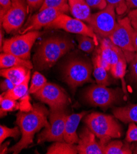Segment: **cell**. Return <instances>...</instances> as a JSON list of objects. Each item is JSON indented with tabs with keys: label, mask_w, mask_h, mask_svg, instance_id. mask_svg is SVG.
Returning a JSON list of instances; mask_svg holds the SVG:
<instances>
[{
	"label": "cell",
	"mask_w": 137,
	"mask_h": 154,
	"mask_svg": "<svg viewBox=\"0 0 137 154\" xmlns=\"http://www.w3.org/2000/svg\"><path fill=\"white\" fill-rule=\"evenodd\" d=\"M133 28L128 16L119 19L114 32L109 36L113 44L123 52L127 62L133 58L136 53L133 44Z\"/></svg>",
	"instance_id": "cell-5"
},
{
	"label": "cell",
	"mask_w": 137,
	"mask_h": 154,
	"mask_svg": "<svg viewBox=\"0 0 137 154\" xmlns=\"http://www.w3.org/2000/svg\"><path fill=\"white\" fill-rule=\"evenodd\" d=\"M69 6L68 0H44L39 11L49 8H64Z\"/></svg>",
	"instance_id": "cell-30"
},
{
	"label": "cell",
	"mask_w": 137,
	"mask_h": 154,
	"mask_svg": "<svg viewBox=\"0 0 137 154\" xmlns=\"http://www.w3.org/2000/svg\"><path fill=\"white\" fill-rule=\"evenodd\" d=\"M29 9L26 0H12L10 9L1 20L2 26L6 33H11L22 26Z\"/></svg>",
	"instance_id": "cell-11"
},
{
	"label": "cell",
	"mask_w": 137,
	"mask_h": 154,
	"mask_svg": "<svg viewBox=\"0 0 137 154\" xmlns=\"http://www.w3.org/2000/svg\"><path fill=\"white\" fill-rule=\"evenodd\" d=\"M70 11L74 18L89 23L92 14L90 7L85 0H73L68 2Z\"/></svg>",
	"instance_id": "cell-17"
},
{
	"label": "cell",
	"mask_w": 137,
	"mask_h": 154,
	"mask_svg": "<svg viewBox=\"0 0 137 154\" xmlns=\"http://www.w3.org/2000/svg\"><path fill=\"white\" fill-rule=\"evenodd\" d=\"M126 141L129 143L137 142V125L134 122L130 123L126 136Z\"/></svg>",
	"instance_id": "cell-32"
},
{
	"label": "cell",
	"mask_w": 137,
	"mask_h": 154,
	"mask_svg": "<svg viewBox=\"0 0 137 154\" xmlns=\"http://www.w3.org/2000/svg\"><path fill=\"white\" fill-rule=\"evenodd\" d=\"M19 127L8 128L4 125L0 126V143L2 144L6 139L8 137H14L15 139L20 136L21 131Z\"/></svg>",
	"instance_id": "cell-29"
},
{
	"label": "cell",
	"mask_w": 137,
	"mask_h": 154,
	"mask_svg": "<svg viewBox=\"0 0 137 154\" xmlns=\"http://www.w3.org/2000/svg\"><path fill=\"white\" fill-rule=\"evenodd\" d=\"M25 66L30 69L33 68V64L30 60L22 58L16 55L8 53H2L0 55V67L1 69L13 66Z\"/></svg>",
	"instance_id": "cell-19"
},
{
	"label": "cell",
	"mask_w": 137,
	"mask_h": 154,
	"mask_svg": "<svg viewBox=\"0 0 137 154\" xmlns=\"http://www.w3.org/2000/svg\"><path fill=\"white\" fill-rule=\"evenodd\" d=\"M128 8L137 9V0H126Z\"/></svg>",
	"instance_id": "cell-40"
},
{
	"label": "cell",
	"mask_w": 137,
	"mask_h": 154,
	"mask_svg": "<svg viewBox=\"0 0 137 154\" xmlns=\"http://www.w3.org/2000/svg\"><path fill=\"white\" fill-rule=\"evenodd\" d=\"M93 66L88 60L76 58L68 61L63 70L64 81L72 89L92 82Z\"/></svg>",
	"instance_id": "cell-4"
},
{
	"label": "cell",
	"mask_w": 137,
	"mask_h": 154,
	"mask_svg": "<svg viewBox=\"0 0 137 154\" xmlns=\"http://www.w3.org/2000/svg\"><path fill=\"white\" fill-rule=\"evenodd\" d=\"M70 11V6L64 8H49L39 11L38 13L30 19L25 28L21 32L24 34L30 32L39 31L43 27H47L60 15Z\"/></svg>",
	"instance_id": "cell-13"
},
{
	"label": "cell",
	"mask_w": 137,
	"mask_h": 154,
	"mask_svg": "<svg viewBox=\"0 0 137 154\" xmlns=\"http://www.w3.org/2000/svg\"><path fill=\"white\" fill-rule=\"evenodd\" d=\"M47 154H77V147L73 144L64 141H56L47 150Z\"/></svg>",
	"instance_id": "cell-24"
},
{
	"label": "cell",
	"mask_w": 137,
	"mask_h": 154,
	"mask_svg": "<svg viewBox=\"0 0 137 154\" xmlns=\"http://www.w3.org/2000/svg\"><path fill=\"white\" fill-rule=\"evenodd\" d=\"M84 98L91 106L106 109L118 103L122 98V94L117 89L97 84L89 87L86 90Z\"/></svg>",
	"instance_id": "cell-7"
},
{
	"label": "cell",
	"mask_w": 137,
	"mask_h": 154,
	"mask_svg": "<svg viewBox=\"0 0 137 154\" xmlns=\"http://www.w3.org/2000/svg\"><path fill=\"white\" fill-rule=\"evenodd\" d=\"M74 48L66 37L54 36L42 41L33 56V66L38 70L48 69Z\"/></svg>",
	"instance_id": "cell-2"
},
{
	"label": "cell",
	"mask_w": 137,
	"mask_h": 154,
	"mask_svg": "<svg viewBox=\"0 0 137 154\" xmlns=\"http://www.w3.org/2000/svg\"><path fill=\"white\" fill-rule=\"evenodd\" d=\"M1 36H0V44H1V50L3 48V36H4V35H3V30L2 29H1Z\"/></svg>",
	"instance_id": "cell-42"
},
{
	"label": "cell",
	"mask_w": 137,
	"mask_h": 154,
	"mask_svg": "<svg viewBox=\"0 0 137 154\" xmlns=\"http://www.w3.org/2000/svg\"><path fill=\"white\" fill-rule=\"evenodd\" d=\"M114 116L100 112H92L84 119L86 126L99 140L102 147L113 138H119L123 134L122 127Z\"/></svg>",
	"instance_id": "cell-3"
},
{
	"label": "cell",
	"mask_w": 137,
	"mask_h": 154,
	"mask_svg": "<svg viewBox=\"0 0 137 154\" xmlns=\"http://www.w3.org/2000/svg\"><path fill=\"white\" fill-rule=\"evenodd\" d=\"M106 1L108 5L114 8L116 12L119 15L124 14L129 9L126 0H106Z\"/></svg>",
	"instance_id": "cell-31"
},
{
	"label": "cell",
	"mask_w": 137,
	"mask_h": 154,
	"mask_svg": "<svg viewBox=\"0 0 137 154\" xmlns=\"http://www.w3.org/2000/svg\"><path fill=\"white\" fill-rule=\"evenodd\" d=\"M113 114L117 119L125 124L137 123V104L114 107Z\"/></svg>",
	"instance_id": "cell-18"
},
{
	"label": "cell",
	"mask_w": 137,
	"mask_h": 154,
	"mask_svg": "<svg viewBox=\"0 0 137 154\" xmlns=\"http://www.w3.org/2000/svg\"><path fill=\"white\" fill-rule=\"evenodd\" d=\"M131 23L133 28V47L135 52H137V22L131 21Z\"/></svg>",
	"instance_id": "cell-38"
},
{
	"label": "cell",
	"mask_w": 137,
	"mask_h": 154,
	"mask_svg": "<svg viewBox=\"0 0 137 154\" xmlns=\"http://www.w3.org/2000/svg\"><path fill=\"white\" fill-rule=\"evenodd\" d=\"M127 16L129 17L131 21L137 22V9H135L130 11Z\"/></svg>",
	"instance_id": "cell-39"
},
{
	"label": "cell",
	"mask_w": 137,
	"mask_h": 154,
	"mask_svg": "<svg viewBox=\"0 0 137 154\" xmlns=\"http://www.w3.org/2000/svg\"><path fill=\"white\" fill-rule=\"evenodd\" d=\"M77 150L79 154H103V147L96 140V136L87 127L79 134Z\"/></svg>",
	"instance_id": "cell-14"
},
{
	"label": "cell",
	"mask_w": 137,
	"mask_h": 154,
	"mask_svg": "<svg viewBox=\"0 0 137 154\" xmlns=\"http://www.w3.org/2000/svg\"><path fill=\"white\" fill-rule=\"evenodd\" d=\"M131 149L133 152V153H137V144H135L131 146Z\"/></svg>",
	"instance_id": "cell-43"
},
{
	"label": "cell",
	"mask_w": 137,
	"mask_h": 154,
	"mask_svg": "<svg viewBox=\"0 0 137 154\" xmlns=\"http://www.w3.org/2000/svg\"><path fill=\"white\" fill-rule=\"evenodd\" d=\"M0 105H1V109H0L1 117L5 116L8 112L19 109L20 107V104L16 100L5 97L2 95L0 97Z\"/></svg>",
	"instance_id": "cell-27"
},
{
	"label": "cell",
	"mask_w": 137,
	"mask_h": 154,
	"mask_svg": "<svg viewBox=\"0 0 137 154\" xmlns=\"http://www.w3.org/2000/svg\"><path fill=\"white\" fill-rule=\"evenodd\" d=\"M1 5V20L3 18L6 13L12 5V0H0Z\"/></svg>",
	"instance_id": "cell-35"
},
{
	"label": "cell",
	"mask_w": 137,
	"mask_h": 154,
	"mask_svg": "<svg viewBox=\"0 0 137 154\" xmlns=\"http://www.w3.org/2000/svg\"><path fill=\"white\" fill-rule=\"evenodd\" d=\"M86 114V111H83L67 116L64 134V139L65 142L73 144L78 143L79 137L77 134V128L81 119Z\"/></svg>",
	"instance_id": "cell-15"
},
{
	"label": "cell",
	"mask_w": 137,
	"mask_h": 154,
	"mask_svg": "<svg viewBox=\"0 0 137 154\" xmlns=\"http://www.w3.org/2000/svg\"><path fill=\"white\" fill-rule=\"evenodd\" d=\"M30 73L31 72L30 71L23 81L15 85L12 89L3 92L2 95L14 100H18L22 99L28 94H29L28 84L30 79Z\"/></svg>",
	"instance_id": "cell-21"
},
{
	"label": "cell",
	"mask_w": 137,
	"mask_h": 154,
	"mask_svg": "<svg viewBox=\"0 0 137 154\" xmlns=\"http://www.w3.org/2000/svg\"><path fill=\"white\" fill-rule=\"evenodd\" d=\"M48 81L45 77L38 71H35L32 76L29 88V94H35L47 84Z\"/></svg>",
	"instance_id": "cell-26"
},
{
	"label": "cell",
	"mask_w": 137,
	"mask_h": 154,
	"mask_svg": "<svg viewBox=\"0 0 137 154\" xmlns=\"http://www.w3.org/2000/svg\"><path fill=\"white\" fill-rule=\"evenodd\" d=\"M103 154H132L133 152L129 143H124L121 141L109 142L103 147Z\"/></svg>",
	"instance_id": "cell-23"
},
{
	"label": "cell",
	"mask_w": 137,
	"mask_h": 154,
	"mask_svg": "<svg viewBox=\"0 0 137 154\" xmlns=\"http://www.w3.org/2000/svg\"><path fill=\"white\" fill-rule=\"evenodd\" d=\"M30 71V69L19 66L1 69L0 73L5 79H9L16 85L23 81Z\"/></svg>",
	"instance_id": "cell-20"
},
{
	"label": "cell",
	"mask_w": 137,
	"mask_h": 154,
	"mask_svg": "<svg viewBox=\"0 0 137 154\" xmlns=\"http://www.w3.org/2000/svg\"><path fill=\"white\" fill-rule=\"evenodd\" d=\"M100 48L97 51L111 65H115L119 60L120 55L123 52L112 42L109 38H98Z\"/></svg>",
	"instance_id": "cell-16"
},
{
	"label": "cell",
	"mask_w": 137,
	"mask_h": 154,
	"mask_svg": "<svg viewBox=\"0 0 137 154\" xmlns=\"http://www.w3.org/2000/svg\"><path fill=\"white\" fill-rule=\"evenodd\" d=\"M127 60L124 53L120 55L117 62L112 66L110 69L111 73L115 79H120L123 84L124 85V76L126 74Z\"/></svg>",
	"instance_id": "cell-25"
},
{
	"label": "cell",
	"mask_w": 137,
	"mask_h": 154,
	"mask_svg": "<svg viewBox=\"0 0 137 154\" xmlns=\"http://www.w3.org/2000/svg\"><path fill=\"white\" fill-rule=\"evenodd\" d=\"M8 143H7L6 144H5L4 145H2V146H1V149H0V153H1L2 154H3V153H5V152H6V150H8Z\"/></svg>",
	"instance_id": "cell-41"
},
{
	"label": "cell",
	"mask_w": 137,
	"mask_h": 154,
	"mask_svg": "<svg viewBox=\"0 0 137 154\" xmlns=\"http://www.w3.org/2000/svg\"><path fill=\"white\" fill-rule=\"evenodd\" d=\"M93 74L97 84L105 86L110 85V79L108 71L101 65L97 54L93 59Z\"/></svg>",
	"instance_id": "cell-22"
},
{
	"label": "cell",
	"mask_w": 137,
	"mask_h": 154,
	"mask_svg": "<svg viewBox=\"0 0 137 154\" xmlns=\"http://www.w3.org/2000/svg\"><path fill=\"white\" fill-rule=\"evenodd\" d=\"M88 24L100 37L109 38L117 24L114 8L108 5L104 9L93 14Z\"/></svg>",
	"instance_id": "cell-9"
},
{
	"label": "cell",
	"mask_w": 137,
	"mask_h": 154,
	"mask_svg": "<svg viewBox=\"0 0 137 154\" xmlns=\"http://www.w3.org/2000/svg\"><path fill=\"white\" fill-rule=\"evenodd\" d=\"M15 85L9 79H5L1 81V90L3 92L8 91L14 88Z\"/></svg>",
	"instance_id": "cell-37"
},
{
	"label": "cell",
	"mask_w": 137,
	"mask_h": 154,
	"mask_svg": "<svg viewBox=\"0 0 137 154\" xmlns=\"http://www.w3.org/2000/svg\"><path fill=\"white\" fill-rule=\"evenodd\" d=\"M42 35L39 31L30 32L4 41L2 51L22 58L30 60L31 51L36 39Z\"/></svg>",
	"instance_id": "cell-6"
},
{
	"label": "cell",
	"mask_w": 137,
	"mask_h": 154,
	"mask_svg": "<svg viewBox=\"0 0 137 154\" xmlns=\"http://www.w3.org/2000/svg\"><path fill=\"white\" fill-rule=\"evenodd\" d=\"M77 39L78 41V48L82 51L90 53L94 50L96 44L92 38L84 35H78Z\"/></svg>",
	"instance_id": "cell-28"
},
{
	"label": "cell",
	"mask_w": 137,
	"mask_h": 154,
	"mask_svg": "<svg viewBox=\"0 0 137 154\" xmlns=\"http://www.w3.org/2000/svg\"><path fill=\"white\" fill-rule=\"evenodd\" d=\"M70 1H73V0H68V2H70Z\"/></svg>",
	"instance_id": "cell-44"
},
{
	"label": "cell",
	"mask_w": 137,
	"mask_h": 154,
	"mask_svg": "<svg viewBox=\"0 0 137 154\" xmlns=\"http://www.w3.org/2000/svg\"><path fill=\"white\" fill-rule=\"evenodd\" d=\"M34 96L41 103L48 104L51 111L65 109L68 104V96L62 88L50 82H48Z\"/></svg>",
	"instance_id": "cell-12"
},
{
	"label": "cell",
	"mask_w": 137,
	"mask_h": 154,
	"mask_svg": "<svg viewBox=\"0 0 137 154\" xmlns=\"http://www.w3.org/2000/svg\"><path fill=\"white\" fill-rule=\"evenodd\" d=\"M67 116L65 109L50 110V125L44 128V130L38 136L37 143L64 141L65 125Z\"/></svg>",
	"instance_id": "cell-8"
},
{
	"label": "cell",
	"mask_w": 137,
	"mask_h": 154,
	"mask_svg": "<svg viewBox=\"0 0 137 154\" xmlns=\"http://www.w3.org/2000/svg\"><path fill=\"white\" fill-rule=\"evenodd\" d=\"M46 28L61 29L65 32L74 33L78 35H84L92 38L96 45H98V37L95 33L92 28L87 25L84 22L79 19L72 18L65 14L60 15Z\"/></svg>",
	"instance_id": "cell-10"
},
{
	"label": "cell",
	"mask_w": 137,
	"mask_h": 154,
	"mask_svg": "<svg viewBox=\"0 0 137 154\" xmlns=\"http://www.w3.org/2000/svg\"><path fill=\"white\" fill-rule=\"evenodd\" d=\"M29 8L31 10L40 9L42 6L44 0H26Z\"/></svg>",
	"instance_id": "cell-36"
},
{
	"label": "cell",
	"mask_w": 137,
	"mask_h": 154,
	"mask_svg": "<svg viewBox=\"0 0 137 154\" xmlns=\"http://www.w3.org/2000/svg\"><path fill=\"white\" fill-rule=\"evenodd\" d=\"M129 77L132 81L137 83V52L130 61Z\"/></svg>",
	"instance_id": "cell-33"
},
{
	"label": "cell",
	"mask_w": 137,
	"mask_h": 154,
	"mask_svg": "<svg viewBox=\"0 0 137 154\" xmlns=\"http://www.w3.org/2000/svg\"><path fill=\"white\" fill-rule=\"evenodd\" d=\"M87 5L92 8L102 10L107 6L106 0H85Z\"/></svg>",
	"instance_id": "cell-34"
},
{
	"label": "cell",
	"mask_w": 137,
	"mask_h": 154,
	"mask_svg": "<svg viewBox=\"0 0 137 154\" xmlns=\"http://www.w3.org/2000/svg\"><path fill=\"white\" fill-rule=\"evenodd\" d=\"M49 115V112L46 107L39 103H35L30 111L18 112L16 123L21 131V139L8 151L18 154L22 150L28 148L33 143L35 134L41 128L50 125L48 120Z\"/></svg>",
	"instance_id": "cell-1"
}]
</instances>
